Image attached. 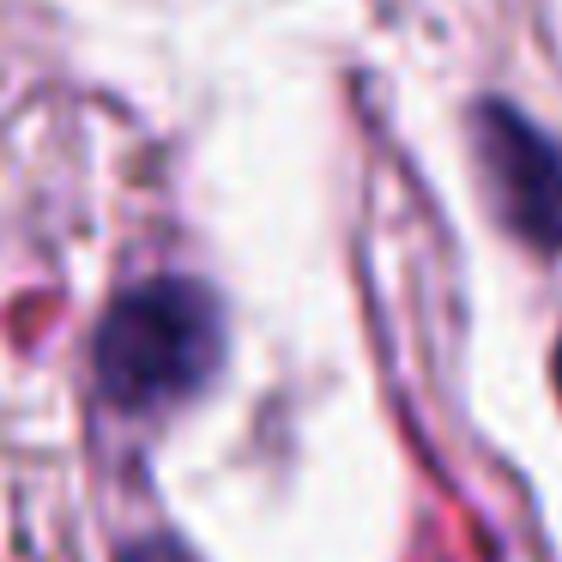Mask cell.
Here are the masks:
<instances>
[{"label":"cell","instance_id":"cell-2","mask_svg":"<svg viewBox=\"0 0 562 562\" xmlns=\"http://www.w3.org/2000/svg\"><path fill=\"white\" fill-rule=\"evenodd\" d=\"M477 158H484V176L514 236H526L544 255H562V139L526 122L514 103H484Z\"/></svg>","mask_w":562,"mask_h":562},{"label":"cell","instance_id":"cell-4","mask_svg":"<svg viewBox=\"0 0 562 562\" xmlns=\"http://www.w3.org/2000/svg\"><path fill=\"white\" fill-rule=\"evenodd\" d=\"M557 381H562V351H557Z\"/></svg>","mask_w":562,"mask_h":562},{"label":"cell","instance_id":"cell-3","mask_svg":"<svg viewBox=\"0 0 562 562\" xmlns=\"http://www.w3.org/2000/svg\"><path fill=\"white\" fill-rule=\"evenodd\" d=\"M127 562H176V550L170 544H151V550H134Z\"/></svg>","mask_w":562,"mask_h":562},{"label":"cell","instance_id":"cell-1","mask_svg":"<svg viewBox=\"0 0 562 562\" xmlns=\"http://www.w3.org/2000/svg\"><path fill=\"white\" fill-rule=\"evenodd\" d=\"M224 351L218 296L200 279H146L110 303L98 327V381L122 412L194 400Z\"/></svg>","mask_w":562,"mask_h":562}]
</instances>
